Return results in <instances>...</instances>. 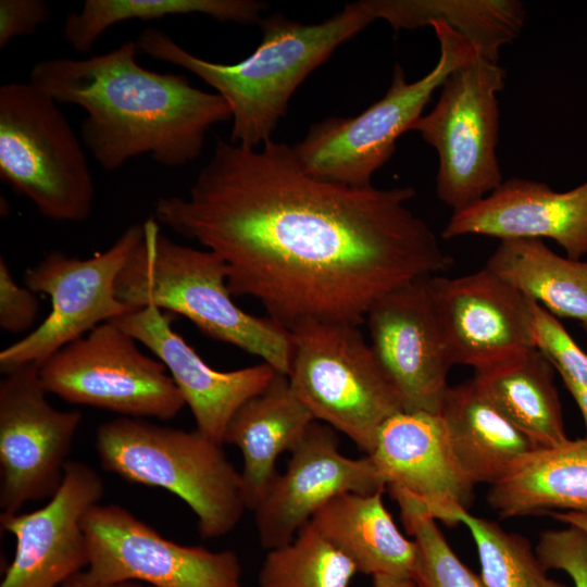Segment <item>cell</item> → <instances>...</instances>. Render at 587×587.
Returning <instances> with one entry per match:
<instances>
[{"label": "cell", "mask_w": 587, "mask_h": 587, "mask_svg": "<svg viewBox=\"0 0 587 587\" xmlns=\"http://www.w3.org/2000/svg\"><path fill=\"white\" fill-rule=\"evenodd\" d=\"M448 525L464 524L476 545L480 577L487 587H569L547 574L530 542L498 523L472 515L461 507L438 519Z\"/></svg>", "instance_id": "cell-29"}, {"label": "cell", "mask_w": 587, "mask_h": 587, "mask_svg": "<svg viewBox=\"0 0 587 587\" xmlns=\"http://www.w3.org/2000/svg\"><path fill=\"white\" fill-rule=\"evenodd\" d=\"M554 367L536 348L474 371L478 389L538 448L569 439Z\"/></svg>", "instance_id": "cell-25"}, {"label": "cell", "mask_w": 587, "mask_h": 587, "mask_svg": "<svg viewBox=\"0 0 587 587\" xmlns=\"http://www.w3.org/2000/svg\"><path fill=\"white\" fill-rule=\"evenodd\" d=\"M112 322L165 365L191 411L196 429L220 445L239 408L262 392L277 373L264 362L234 371L212 369L173 329L172 319L152 305Z\"/></svg>", "instance_id": "cell-19"}, {"label": "cell", "mask_w": 587, "mask_h": 587, "mask_svg": "<svg viewBox=\"0 0 587 587\" xmlns=\"http://www.w3.org/2000/svg\"><path fill=\"white\" fill-rule=\"evenodd\" d=\"M535 551L547 571H564L574 587H587V533L572 525L542 532Z\"/></svg>", "instance_id": "cell-33"}, {"label": "cell", "mask_w": 587, "mask_h": 587, "mask_svg": "<svg viewBox=\"0 0 587 587\" xmlns=\"http://www.w3.org/2000/svg\"><path fill=\"white\" fill-rule=\"evenodd\" d=\"M357 566L310 523L286 545L267 550L259 587H349Z\"/></svg>", "instance_id": "cell-30"}, {"label": "cell", "mask_w": 587, "mask_h": 587, "mask_svg": "<svg viewBox=\"0 0 587 587\" xmlns=\"http://www.w3.org/2000/svg\"><path fill=\"white\" fill-rule=\"evenodd\" d=\"M536 347L559 373L562 382L587 387V353L558 317L532 300Z\"/></svg>", "instance_id": "cell-32"}, {"label": "cell", "mask_w": 587, "mask_h": 587, "mask_svg": "<svg viewBox=\"0 0 587 587\" xmlns=\"http://www.w3.org/2000/svg\"><path fill=\"white\" fill-rule=\"evenodd\" d=\"M83 527L89 547L86 572L97 582L242 587L236 552L172 541L122 505H93L85 514Z\"/></svg>", "instance_id": "cell-12"}, {"label": "cell", "mask_w": 587, "mask_h": 587, "mask_svg": "<svg viewBox=\"0 0 587 587\" xmlns=\"http://www.w3.org/2000/svg\"><path fill=\"white\" fill-rule=\"evenodd\" d=\"M407 532L417 546L412 575L416 587H487L454 553L436 520L405 500H396Z\"/></svg>", "instance_id": "cell-31"}, {"label": "cell", "mask_w": 587, "mask_h": 587, "mask_svg": "<svg viewBox=\"0 0 587 587\" xmlns=\"http://www.w3.org/2000/svg\"><path fill=\"white\" fill-rule=\"evenodd\" d=\"M143 237V224L128 226L105 250L82 259L52 251L25 273V285L46 294L51 311L40 325L0 352L3 374L48 358L100 324L132 311L116 296V279Z\"/></svg>", "instance_id": "cell-11"}, {"label": "cell", "mask_w": 587, "mask_h": 587, "mask_svg": "<svg viewBox=\"0 0 587 587\" xmlns=\"http://www.w3.org/2000/svg\"><path fill=\"white\" fill-rule=\"evenodd\" d=\"M439 59L422 78L409 83L396 64L386 95L352 117H328L312 125L292 146L305 173L329 183L370 187L372 177L392 155L397 139L422 116L434 91L458 67L478 55L473 46L445 23H434Z\"/></svg>", "instance_id": "cell-8"}, {"label": "cell", "mask_w": 587, "mask_h": 587, "mask_svg": "<svg viewBox=\"0 0 587 587\" xmlns=\"http://www.w3.org/2000/svg\"><path fill=\"white\" fill-rule=\"evenodd\" d=\"M550 515L559 522L578 527L585 533H587V510L551 512Z\"/></svg>", "instance_id": "cell-37"}, {"label": "cell", "mask_w": 587, "mask_h": 587, "mask_svg": "<svg viewBox=\"0 0 587 587\" xmlns=\"http://www.w3.org/2000/svg\"><path fill=\"white\" fill-rule=\"evenodd\" d=\"M113 322L98 325L39 365L48 394L135 419H174L186 405L159 360Z\"/></svg>", "instance_id": "cell-10"}, {"label": "cell", "mask_w": 587, "mask_h": 587, "mask_svg": "<svg viewBox=\"0 0 587 587\" xmlns=\"http://www.w3.org/2000/svg\"><path fill=\"white\" fill-rule=\"evenodd\" d=\"M454 454L475 483L492 485L538 447L475 385L450 387L440 413Z\"/></svg>", "instance_id": "cell-24"}, {"label": "cell", "mask_w": 587, "mask_h": 587, "mask_svg": "<svg viewBox=\"0 0 587 587\" xmlns=\"http://www.w3.org/2000/svg\"><path fill=\"white\" fill-rule=\"evenodd\" d=\"M375 20L372 0L349 3L316 24L275 13L261 20L262 40L255 50L234 64L201 59L155 27L142 29L137 45L147 55L185 68L212 87L230 110L229 141L259 148L272 139L303 80Z\"/></svg>", "instance_id": "cell-3"}, {"label": "cell", "mask_w": 587, "mask_h": 587, "mask_svg": "<svg viewBox=\"0 0 587 587\" xmlns=\"http://www.w3.org/2000/svg\"><path fill=\"white\" fill-rule=\"evenodd\" d=\"M566 389L575 400L576 404L579 408V411L582 413L586 432H587V387L586 386H579L573 383L563 382ZM587 437V435H586Z\"/></svg>", "instance_id": "cell-38"}, {"label": "cell", "mask_w": 587, "mask_h": 587, "mask_svg": "<svg viewBox=\"0 0 587 587\" xmlns=\"http://www.w3.org/2000/svg\"><path fill=\"white\" fill-rule=\"evenodd\" d=\"M487 502L502 519L587 510V437L521 457L490 485Z\"/></svg>", "instance_id": "cell-23"}, {"label": "cell", "mask_w": 587, "mask_h": 587, "mask_svg": "<svg viewBox=\"0 0 587 587\" xmlns=\"http://www.w3.org/2000/svg\"><path fill=\"white\" fill-rule=\"evenodd\" d=\"M367 457L392 498L409 501L436 521L453 507L467 510L472 503L475 483L458 461L440 414H394Z\"/></svg>", "instance_id": "cell-18"}, {"label": "cell", "mask_w": 587, "mask_h": 587, "mask_svg": "<svg viewBox=\"0 0 587 587\" xmlns=\"http://www.w3.org/2000/svg\"><path fill=\"white\" fill-rule=\"evenodd\" d=\"M139 51L128 40L84 59H45L29 72V82L55 102L85 110L80 139L105 171L140 155L184 166L199 158L212 126L232 118L220 95L184 75L143 67Z\"/></svg>", "instance_id": "cell-2"}, {"label": "cell", "mask_w": 587, "mask_h": 587, "mask_svg": "<svg viewBox=\"0 0 587 587\" xmlns=\"http://www.w3.org/2000/svg\"><path fill=\"white\" fill-rule=\"evenodd\" d=\"M314 422L287 375L278 372L262 392L235 413L224 445L237 447L242 454L240 474L248 510H253L278 473L279 455L290 452Z\"/></svg>", "instance_id": "cell-21"}, {"label": "cell", "mask_w": 587, "mask_h": 587, "mask_svg": "<svg viewBox=\"0 0 587 587\" xmlns=\"http://www.w3.org/2000/svg\"><path fill=\"white\" fill-rule=\"evenodd\" d=\"M96 450L105 471L180 498L203 539L229 534L248 510L240 472L223 445L196 428L117 416L97 427Z\"/></svg>", "instance_id": "cell-5"}, {"label": "cell", "mask_w": 587, "mask_h": 587, "mask_svg": "<svg viewBox=\"0 0 587 587\" xmlns=\"http://www.w3.org/2000/svg\"><path fill=\"white\" fill-rule=\"evenodd\" d=\"M0 177L46 218L76 223L91 214L84 143L59 103L29 80L0 87Z\"/></svg>", "instance_id": "cell-7"}, {"label": "cell", "mask_w": 587, "mask_h": 587, "mask_svg": "<svg viewBox=\"0 0 587 587\" xmlns=\"http://www.w3.org/2000/svg\"><path fill=\"white\" fill-rule=\"evenodd\" d=\"M383 492L339 495L309 523L351 560L359 573L412 578L417 546L397 527Z\"/></svg>", "instance_id": "cell-22"}, {"label": "cell", "mask_w": 587, "mask_h": 587, "mask_svg": "<svg viewBox=\"0 0 587 587\" xmlns=\"http://www.w3.org/2000/svg\"><path fill=\"white\" fill-rule=\"evenodd\" d=\"M430 277V276H429ZM408 283L369 311L371 348L397 388L403 411L439 414L452 366L428 279Z\"/></svg>", "instance_id": "cell-15"}, {"label": "cell", "mask_w": 587, "mask_h": 587, "mask_svg": "<svg viewBox=\"0 0 587 587\" xmlns=\"http://www.w3.org/2000/svg\"><path fill=\"white\" fill-rule=\"evenodd\" d=\"M289 336L287 377L295 394L315 421L370 454L383 424L403 408L359 326L310 322Z\"/></svg>", "instance_id": "cell-6"}, {"label": "cell", "mask_w": 587, "mask_h": 587, "mask_svg": "<svg viewBox=\"0 0 587 587\" xmlns=\"http://www.w3.org/2000/svg\"><path fill=\"white\" fill-rule=\"evenodd\" d=\"M103 494L98 472L70 460L61 486L46 504L26 513L0 514L2 529L15 539L0 587H59L85 571L89 547L83 520Z\"/></svg>", "instance_id": "cell-17"}, {"label": "cell", "mask_w": 587, "mask_h": 587, "mask_svg": "<svg viewBox=\"0 0 587 587\" xmlns=\"http://www.w3.org/2000/svg\"><path fill=\"white\" fill-rule=\"evenodd\" d=\"M376 20L395 30L445 23L482 58L498 62L500 49L516 39L526 10L517 0H372Z\"/></svg>", "instance_id": "cell-27"}, {"label": "cell", "mask_w": 587, "mask_h": 587, "mask_svg": "<svg viewBox=\"0 0 587 587\" xmlns=\"http://www.w3.org/2000/svg\"><path fill=\"white\" fill-rule=\"evenodd\" d=\"M486 267L555 317L587 333V261L562 257L542 239L500 240Z\"/></svg>", "instance_id": "cell-26"}, {"label": "cell", "mask_w": 587, "mask_h": 587, "mask_svg": "<svg viewBox=\"0 0 587 587\" xmlns=\"http://www.w3.org/2000/svg\"><path fill=\"white\" fill-rule=\"evenodd\" d=\"M142 224L143 237L117 276V298L134 310L152 305L180 314L207 336L259 357L287 375L289 332L233 301L221 258L173 241L161 233L153 215Z\"/></svg>", "instance_id": "cell-4"}, {"label": "cell", "mask_w": 587, "mask_h": 587, "mask_svg": "<svg viewBox=\"0 0 587 587\" xmlns=\"http://www.w3.org/2000/svg\"><path fill=\"white\" fill-rule=\"evenodd\" d=\"M441 235L549 238L566 257L580 260L587 253V182L560 192L541 182L509 178L480 201L453 212Z\"/></svg>", "instance_id": "cell-20"}, {"label": "cell", "mask_w": 587, "mask_h": 587, "mask_svg": "<svg viewBox=\"0 0 587 587\" xmlns=\"http://www.w3.org/2000/svg\"><path fill=\"white\" fill-rule=\"evenodd\" d=\"M50 13L42 0H1L0 49L17 37L35 33L48 21Z\"/></svg>", "instance_id": "cell-35"}, {"label": "cell", "mask_w": 587, "mask_h": 587, "mask_svg": "<svg viewBox=\"0 0 587 587\" xmlns=\"http://www.w3.org/2000/svg\"><path fill=\"white\" fill-rule=\"evenodd\" d=\"M47 395L37 364L14 369L0 382L1 514L48 500L63 480L83 414L55 409Z\"/></svg>", "instance_id": "cell-13"}, {"label": "cell", "mask_w": 587, "mask_h": 587, "mask_svg": "<svg viewBox=\"0 0 587 587\" xmlns=\"http://www.w3.org/2000/svg\"><path fill=\"white\" fill-rule=\"evenodd\" d=\"M267 4L255 0H86L66 14L63 36L79 53L89 52L112 26L133 20L151 21L173 15L202 14L218 22H261Z\"/></svg>", "instance_id": "cell-28"}, {"label": "cell", "mask_w": 587, "mask_h": 587, "mask_svg": "<svg viewBox=\"0 0 587 587\" xmlns=\"http://www.w3.org/2000/svg\"><path fill=\"white\" fill-rule=\"evenodd\" d=\"M414 196L317 179L273 139L249 148L218 138L188 196L160 197L153 216L216 253L232 295L255 299L288 332L360 326L385 295L453 263L407 207Z\"/></svg>", "instance_id": "cell-1"}, {"label": "cell", "mask_w": 587, "mask_h": 587, "mask_svg": "<svg viewBox=\"0 0 587 587\" xmlns=\"http://www.w3.org/2000/svg\"><path fill=\"white\" fill-rule=\"evenodd\" d=\"M59 587H143V585L138 584V583H132V582L117 583V584L100 583L91 578L85 570L76 574L75 576L71 577Z\"/></svg>", "instance_id": "cell-36"}, {"label": "cell", "mask_w": 587, "mask_h": 587, "mask_svg": "<svg viewBox=\"0 0 587 587\" xmlns=\"http://www.w3.org/2000/svg\"><path fill=\"white\" fill-rule=\"evenodd\" d=\"M428 285L452 365L479 371L537 348L532 300L488 267Z\"/></svg>", "instance_id": "cell-14"}, {"label": "cell", "mask_w": 587, "mask_h": 587, "mask_svg": "<svg viewBox=\"0 0 587 587\" xmlns=\"http://www.w3.org/2000/svg\"><path fill=\"white\" fill-rule=\"evenodd\" d=\"M504 70L480 55L445 79L434 109L411 127L437 151L438 198L453 212L480 201L502 183L497 158Z\"/></svg>", "instance_id": "cell-9"}, {"label": "cell", "mask_w": 587, "mask_h": 587, "mask_svg": "<svg viewBox=\"0 0 587 587\" xmlns=\"http://www.w3.org/2000/svg\"><path fill=\"white\" fill-rule=\"evenodd\" d=\"M39 312V300L27 286L22 287L0 258V327L9 333L30 329Z\"/></svg>", "instance_id": "cell-34"}, {"label": "cell", "mask_w": 587, "mask_h": 587, "mask_svg": "<svg viewBox=\"0 0 587 587\" xmlns=\"http://www.w3.org/2000/svg\"><path fill=\"white\" fill-rule=\"evenodd\" d=\"M373 587H416L410 577H398L390 575L372 576Z\"/></svg>", "instance_id": "cell-39"}, {"label": "cell", "mask_w": 587, "mask_h": 587, "mask_svg": "<svg viewBox=\"0 0 587 587\" xmlns=\"http://www.w3.org/2000/svg\"><path fill=\"white\" fill-rule=\"evenodd\" d=\"M336 430L315 421L290 451L253 508L260 545L267 550L291 541L327 502L346 492L385 489L367 455L350 458L339 448Z\"/></svg>", "instance_id": "cell-16"}]
</instances>
